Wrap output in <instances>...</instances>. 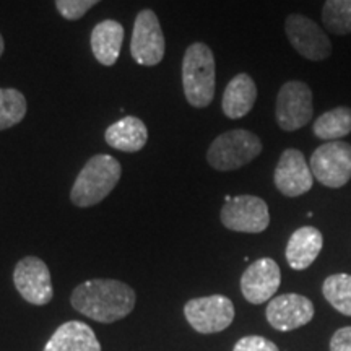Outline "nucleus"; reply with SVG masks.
I'll return each mask as SVG.
<instances>
[{"mask_svg": "<svg viewBox=\"0 0 351 351\" xmlns=\"http://www.w3.org/2000/svg\"><path fill=\"white\" fill-rule=\"evenodd\" d=\"M104 140L114 150L135 153L147 145L148 130L142 119L135 116H125L108 127L104 132Z\"/></svg>", "mask_w": 351, "mask_h": 351, "instance_id": "6ab92c4d", "label": "nucleus"}, {"mask_svg": "<svg viewBox=\"0 0 351 351\" xmlns=\"http://www.w3.org/2000/svg\"><path fill=\"white\" fill-rule=\"evenodd\" d=\"M261 153L262 142L256 134L234 129L213 140L207 152V161L217 171H234L251 163Z\"/></svg>", "mask_w": 351, "mask_h": 351, "instance_id": "20e7f679", "label": "nucleus"}, {"mask_svg": "<svg viewBox=\"0 0 351 351\" xmlns=\"http://www.w3.org/2000/svg\"><path fill=\"white\" fill-rule=\"evenodd\" d=\"M184 315L197 332L217 333L231 326L234 306L230 298L223 295L195 298L184 306Z\"/></svg>", "mask_w": 351, "mask_h": 351, "instance_id": "1a4fd4ad", "label": "nucleus"}, {"mask_svg": "<svg viewBox=\"0 0 351 351\" xmlns=\"http://www.w3.org/2000/svg\"><path fill=\"white\" fill-rule=\"evenodd\" d=\"M166 41L156 13L145 8L137 15L130 41V54L145 67H155L163 60Z\"/></svg>", "mask_w": 351, "mask_h": 351, "instance_id": "0eeeda50", "label": "nucleus"}, {"mask_svg": "<svg viewBox=\"0 0 351 351\" xmlns=\"http://www.w3.org/2000/svg\"><path fill=\"white\" fill-rule=\"evenodd\" d=\"M330 351H351V327H343L333 333Z\"/></svg>", "mask_w": 351, "mask_h": 351, "instance_id": "a878e982", "label": "nucleus"}, {"mask_svg": "<svg viewBox=\"0 0 351 351\" xmlns=\"http://www.w3.org/2000/svg\"><path fill=\"white\" fill-rule=\"evenodd\" d=\"M257 99L256 82L249 73H238L228 83L223 93L221 108L226 117L230 119H241L251 112Z\"/></svg>", "mask_w": 351, "mask_h": 351, "instance_id": "a211bd4d", "label": "nucleus"}, {"mask_svg": "<svg viewBox=\"0 0 351 351\" xmlns=\"http://www.w3.org/2000/svg\"><path fill=\"white\" fill-rule=\"evenodd\" d=\"M314 135L326 142H337L351 134V108L339 106L324 112L313 125Z\"/></svg>", "mask_w": 351, "mask_h": 351, "instance_id": "aec40b11", "label": "nucleus"}, {"mask_svg": "<svg viewBox=\"0 0 351 351\" xmlns=\"http://www.w3.org/2000/svg\"><path fill=\"white\" fill-rule=\"evenodd\" d=\"M122 174L121 163L111 155H95L78 173L70 200L80 208L93 207L103 202L117 186Z\"/></svg>", "mask_w": 351, "mask_h": 351, "instance_id": "f03ea898", "label": "nucleus"}, {"mask_svg": "<svg viewBox=\"0 0 351 351\" xmlns=\"http://www.w3.org/2000/svg\"><path fill=\"white\" fill-rule=\"evenodd\" d=\"M322 21L327 32L339 36L351 33V0H326Z\"/></svg>", "mask_w": 351, "mask_h": 351, "instance_id": "5701e85b", "label": "nucleus"}, {"mask_svg": "<svg viewBox=\"0 0 351 351\" xmlns=\"http://www.w3.org/2000/svg\"><path fill=\"white\" fill-rule=\"evenodd\" d=\"M182 86L187 103L194 108H207L215 98L217 70L215 56L207 44L194 43L182 59Z\"/></svg>", "mask_w": 351, "mask_h": 351, "instance_id": "7ed1b4c3", "label": "nucleus"}, {"mask_svg": "<svg viewBox=\"0 0 351 351\" xmlns=\"http://www.w3.org/2000/svg\"><path fill=\"white\" fill-rule=\"evenodd\" d=\"M313 91L304 82H287L276 96L275 117L280 129L300 130L313 119Z\"/></svg>", "mask_w": 351, "mask_h": 351, "instance_id": "423d86ee", "label": "nucleus"}, {"mask_svg": "<svg viewBox=\"0 0 351 351\" xmlns=\"http://www.w3.org/2000/svg\"><path fill=\"white\" fill-rule=\"evenodd\" d=\"M282 283L278 263L270 257H262L245 269L241 276V291L252 304H262L274 298Z\"/></svg>", "mask_w": 351, "mask_h": 351, "instance_id": "ddd939ff", "label": "nucleus"}, {"mask_svg": "<svg viewBox=\"0 0 351 351\" xmlns=\"http://www.w3.org/2000/svg\"><path fill=\"white\" fill-rule=\"evenodd\" d=\"M13 283H15L16 291L29 304L46 306L54 296L51 271L46 263L38 257H25L16 263L13 270Z\"/></svg>", "mask_w": 351, "mask_h": 351, "instance_id": "9b49d317", "label": "nucleus"}, {"mask_svg": "<svg viewBox=\"0 0 351 351\" xmlns=\"http://www.w3.org/2000/svg\"><path fill=\"white\" fill-rule=\"evenodd\" d=\"M43 351H101V345L90 326L70 320L52 333Z\"/></svg>", "mask_w": 351, "mask_h": 351, "instance_id": "2eb2a0df", "label": "nucleus"}, {"mask_svg": "<svg viewBox=\"0 0 351 351\" xmlns=\"http://www.w3.org/2000/svg\"><path fill=\"white\" fill-rule=\"evenodd\" d=\"M3 49H5V44H3V38H2V34H0V57H2V54H3Z\"/></svg>", "mask_w": 351, "mask_h": 351, "instance_id": "bb28decb", "label": "nucleus"}, {"mask_svg": "<svg viewBox=\"0 0 351 351\" xmlns=\"http://www.w3.org/2000/svg\"><path fill=\"white\" fill-rule=\"evenodd\" d=\"M98 2H101V0H56V7L57 12H59L65 20L75 21L80 20L82 16Z\"/></svg>", "mask_w": 351, "mask_h": 351, "instance_id": "b1692460", "label": "nucleus"}, {"mask_svg": "<svg viewBox=\"0 0 351 351\" xmlns=\"http://www.w3.org/2000/svg\"><path fill=\"white\" fill-rule=\"evenodd\" d=\"M309 168L314 179L328 189H340L351 179V145L341 140L315 148Z\"/></svg>", "mask_w": 351, "mask_h": 351, "instance_id": "39448f33", "label": "nucleus"}, {"mask_svg": "<svg viewBox=\"0 0 351 351\" xmlns=\"http://www.w3.org/2000/svg\"><path fill=\"white\" fill-rule=\"evenodd\" d=\"M232 351H280L274 341L263 339L258 335H249L241 339L238 343L234 345Z\"/></svg>", "mask_w": 351, "mask_h": 351, "instance_id": "393cba45", "label": "nucleus"}, {"mask_svg": "<svg viewBox=\"0 0 351 351\" xmlns=\"http://www.w3.org/2000/svg\"><path fill=\"white\" fill-rule=\"evenodd\" d=\"M122 41H124V26L116 20L99 21L90 36L91 51L95 59L101 65L111 67L121 56Z\"/></svg>", "mask_w": 351, "mask_h": 351, "instance_id": "f3484780", "label": "nucleus"}, {"mask_svg": "<svg viewBox=\"0 0 351 351\" xmlns=\"http://www.w3.org/2000/svg\"><path fill=\"white\" fill-rule=\"evenodd\" d=\"M274 182L287 197L304 195L313 189L314 176L302 152L288 148L282 153L274 173Z\"/></svg>", "mask_w": 351, "mask_h": 351, "instance_id": "f8f14e48", "label": "nucleus"}, {"mask_svg": "<svg viewBox=\"0 0 351 351\" xmlns=\"http://www.w3.org/2000/svg\"><path fill=\"white\" fill-rule=\"evenodd\" d=\"M322 293L333 309L343 315H351V275H330L322 285Z\"/></svg>", "mask_w": 351, "mask_h": 351, "instance_id": "412c9836", "label": "nucleus"}, {"mask_svg": "<svg viewBox=\"0 0 351 351\" xmlns=\"http://www.w3.org/2000/svg\"><path fill=\"white\" fill-rule=\"evenodd\" d=\"M265 314L271 327L280 332H289L313 320L314 304L309 298L288 293V295L271 298Z\"/></svg>", "mask_w": 351, "mask_h": 351, "instance_id": "4468645a", "label": "nucleus"}, {"mask_svg": "<svg viewBox=\"0 0 351 351\" xmlns=\"http://www.w3.org/2000/svg\"><path fill=\"white\" fill-rule=\"evenodd\" d=\"M135 291L117 280H88L73 289L70 302L78 313L96 322L111 324L129 315L135 307Z\"/></svg>", "mask_w": 351, "mask_h": 351, "instance_id": "f257e3e1", "label": "nucleus"}, {"mask_svg": "<svg viewBox=\"0 0 351 351\" xmlns=\"http://www.w3.org/2000/svg\"><path fill=\"white\" fill-rule=\"evenodd\" d=\"M322 232L314 226H302L291 234L287 245V261L293 270H306L322 251Z\"/></svg>", "mask_w": 351, "mask_h": 351, "instance_id": "dca6fc26", "label": "nucleus"}, {"mask_svg": "<svg viewBox=\"0 0 351 351\" xmlns=\"http://www.w3.org/2000/svg\"><path fill=\"white\" fill-rule=\"evenodd\" d=\"M26 116V99L15 88H0V130L20 124Z\"/></svg>", "mask_w": 351, "mask_h": 351, "instance_id": "4be33fe9", "label": "nucleus"}, {"mask_svg": "<svg viewBox=\"0 0 351 351\" xmlns=\"http://www.w3.org/2000/svg\"><path fill=\"white\" fill-rule=\"evenodd\" d=\"M228 230L238 232H262L270 225L269 205L256 195H238L223 205L219 213Z\"/></svg>", "mask_w": 351, "mask_h": 351, "instance_id": "6e6552de", "label": "nucleus"}, {"mask_svg": "<svg viewBox=\"0 0 351 351\" xmlns=\"http://www.w3.org/2000/svg\"><path fill=\"white\" fill-rule=\"evenodd\" d=\"M285 32L295 51L307 60L319 62L332 54L333 47L326 32L314 20L304 15H289L285 21Z\"/></svg>", "mask_w": 351, "mask_h": 351, "instance_id": "9d476101", "label": "nucleus"}]
</instances>
